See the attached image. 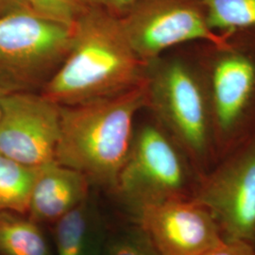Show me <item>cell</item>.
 <instances>
[{
	"mask_svg": "<svg viewBox=\"0 0 255 255\" xmlns=\"http://www.w3.org/2000/svg\"><path fill=\"white\" fill-rule=\"evenodd\" d=\"M2 96H3V94L0 92V108H1V98H2Z\"/></svg>",
	"mask_w": 255,
	"mask_h": 255,
	"instance_id": "cell-21",
	"label": "cell"
},
{
	"mask_svg": "<svg viewBox=\"0 0 255 255\" xmlns=\"http://www.w3.org/2000/svg\"><path fill=\"white\" fill-rule=\"evenodd\" d=\"M57 255H102V219L94 201L85 199L55 222Z\"/></svg>",
	"mask_w": 255,
	"mask_h": 255,
	"instance_id": "cell-12",
	"label": "cell"
},
{
	"mask_svg": "<svg viewBox=\"0 0 255 255\" xmlns=\"http://www.w3.org/2000/svg\"><path fill=\"white\" fill-rule=\"evenodd\" d=\"M61 106L40 92L4 94L0 108V152L28 167L56 162Z\"/></svg>",
	"mask_w": 255,
	"mask_h": 255,
	"instance_id": "cell-7",
	"label": "cell"
},
{
	"mask_svg": "<svg viewBox=\"0 0 255 255\" xmlns=\"http://www.w3.org/2000/svg\"><path fill=\"white\" fill-rule=\"evenodd\" d=\"M201 255H255V252L250 242L228 237L222 238Z\"/></svg>",
	"mask_w": 255,
	"mask_h": 255,
	"instance_id": "cell-18",
	"label": "cell"
},
{
	"mask_svg": "<svg viewBox=\"0 0 255 255\" xmlns=\"http://www.w3.org/2000/svg\"><path fill=\"white\" fill-rule=\"evenodd\" d=\"M185 183V168L172 141L161 128L146 125L134 132L114 189L137 209L184 196Z\"/></svg>",
	"mask_w": 255,
	"mask_h": 255,
	"instance_id": "cell-6",
	"label": "cell"
},
{
	"mask_svg": "<svg viewBox=\"0 0 255 255\" xmlns=\"http://www.w3.org/2000/svg\"><path fill=\"white\" fill-rule=\"evenodd\" d=\"M0 255H51L46 238L32 219L0 213Z\"/></svg>",
	"mask_w": 255,
	"mask_h": 255,
	"instance_id": "cell-13",
	"label": "cell"
},
{
	"mask_svg": "<svg viewBox=\"0 0 255 255\" xmlns=\"http://www.w3.org/2000/svg\"><path fill=\"white\" fill-rule=\"evenodd\" d=\"M210 28L216 32L255 29V0H201Z\"/></svg>",
	"mask_w": 255,
	"mask_h": 255,
	"instance_id": "cell-15",
	"label": "cell"
},
{
	"mask_svg": "<svg viewBox=\"0 0 255 255\" xmlns=\"http://www.w3.org/2000/svg\"><path fill=\"white\" fill-rule=\"evenodd\" d=\"M195 200L229 238H255V142L202 183Z\"/></svg>",
	"mask_w": 255,
	"mask_h": 255,
	"instance_id": "cell-9",
	"label": "cell"
},
{
	"mask_svg": "<svg viewBox=\"0 0 255 255\" xmlns=\"http://www.w3.org/2000/svg\"><path fill=\"white\" fill-rule=\"evenodd\" d=\"M255 85V64L246 57L228 55L217 64L213 73V101L222 131H230L237 125Z\"/></svg>",
	"mask_w": 255,
	"mask_h": 255,
	"instance_id": "cell-11",
	"label": "cell"
},
{
	"mask_svg": "<svg viewBox=\"0 0 255 255\" xmlns=\"http://www.w3.org/2000/svg\"><path fill=\"white\" fill-rule=\"evenodd\" d=\"M22 8H27L24 0H0V16Z\"/></svg>",
	"mask_w": 255,
	"mask_h": 255,
	"instance_id": "cell-20",
	"label": "cell"
},
{
	"mask_svg": "<svg viewBox=\"0 0 255 255\" xmlns=\"http://www.w3.org/2000/svg\"><path fill=\"white\" fill-rule=\"evenodd\" d=\"M147 103L157 119L192 154L205 151L208 122L201 83L187 64L179 60L148 64Z\"/></svg>",
	"mask_w": 255,
	"mask_h": 255,
	"instance_id": "cell-5",
	"label": "cell"
},
{
	"mask_svg": "<svg viewBox=\"0 0 255 255\" xmlns=\"http://www.w3.org/2000/svg\"><path fill=\"white\" fill-rule=\"evenodd\" d=\"M119 19L135 54L147 65L164 50L190 41L226 46L225 37L210 28L201 0H136Z\"/></svg>",
	"mask_w": 255,
	"mask_h": 255,
	"instance_id": "cell-4",
	"label": "cell"
},
{
	"mask_svg": "<svg viewBox=\"0 0 255 255\" xmlns=\"http://www.w3.org/2000/svg\"><path fill=\"white\" fill-rule=\"evenodd\" d=\"M73 26L27 8L0 16V92H41L63 64Z\"/></svg>",
	"mask_w": 255,
	"mask_h": 255,
	"instance_id": "cell-3",
	"label": "cell"
},
{
	"mask_svg": "<svg viewBox=\"0 0 255 255\" xmlns=\"http://www.w3.org/2000/svg\"><path fill=\"white\" fill-rule=\"evenodd\" d=\"M140 228L160 255H201L223 238L209 211L185 196L137 208Z\"/></svg>",
	"mask_w": 255,
	"mask_h": 255,
	"instance_id": "cell-8",
	"label": "cell"
},
{
	"mask_svg": "<svg viewBox=\"0 0 255 255\" xmlns=\"http://www.w3.org/2000/svg\"><path fill=\"white\" fill-rule=\"evenodd\" d=\"M89 183L83 174L57 162L38 168L27 211L30 219L55 223L88 198Z\"/></svg>",
	"mask_w": 255,
	"mask_h": 255,
	"instance_id": "cell-10",
	"label": "cell"
},
{
	"mask_svg": "<svg viewBox=\"0 0 255 255\" xmlns=\"http://www.w3.org/2000/svg\"><path fill=\"white\" fill-rule=\"evenodd\" d=\"M102 255H160L141 228L118 233L105 241Z\"/></svg>",
	"mask_w": 255,
	"mask_h": 255,
	"instance_id": "cell-16",
	"label": "cell"
},
{
	"mask_svg": "<svg viewBox=\"0 0 255 255\" xmlns=\"http://www.w3.org/2000/svg\"><path fill=\"white\" fill-rule=\"evenodd\" d=\"M73 29L68 54L40 92L47 99L72 106L119 95L146 81L148 65L135 54L119 17L87 5Z\"/></svg>",
	"mask_w": 255,
	"mask_h": 255,
	"instance_id": "cell-1",
	"label": "cell"
},
{
	"mask_svg": "<svg viewBox=\"0 0 255 255\" xmlns=\"http://www.w3.org/2000/svg\"><path fill=\"white\" fill-rule=\"evenodd\" d=\"M87 5L104 9L110 13L122 17L136 0H86Z\"/></svg>",
	"mask_w": 255,
	"mask_h": 255,
	"instance_id": "cell-19",
	"label": "cell"
},
{
	"mask_svg": "<svg viewBox=\"0 0 255 255\" xmlns=\"http://www.w3.org/2000/svg\"><path fill=\"white\" fill-rule=\"evenodd\" d=\"M146 103L145 81L113 97L61 106L55 161L114 189L132 145L135 116Z\"/></svg>",
	"mask_w": 255,
	"mask_h": 255,
	"instance_id": "cell-2",
	"label": "cell"
},
{
	"mask_svg": "<svg viewBox=\"0 0 255 255\" xmlns=\"http://www.w3.org/2000/svg\"><path fill=\"white\" fill-rule=\"evenodd\" d=\"M27 8L46 18L73 26L87 7L86 0H24Z\"/></svg>",
	"mask_w": 255,
	"mask_h": 255,
	"instance_id": "cell-17",
	"label": "cell"
},
{
	"mask_svg": "<svg viewBox=\"0 0 255 255\" xmlns=\"http://www.w3.org/2000/svg\"><path fill=\"white\" fill-rule=\"evenodd\" d=\"M37 172L0 152V213H27Z\"/></svg>",
	"mask_w": 255,
	"mask_h": 255,
	"instance_id": "cell-14",
	"label": "cell"
}]
</instances>
